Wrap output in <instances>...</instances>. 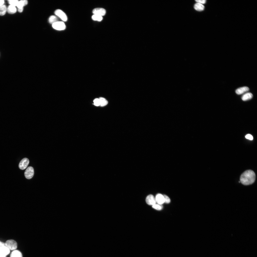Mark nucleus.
I'll return each mask as SVG.
<instances>
[{"label": "nucleus", "instance_id": "nucleus-26", "mask_svg": "<svg viewBox=\"0 0 257 257\" xmlns=\"http://www.w3.org/2000/svg\"><path fill=\"white\" fill-rule=\"evenodd\" d=\"M245 137L246 139L250 140H252L253 139V136L250 134L246 135L245 136Z\"/></svg>", "mask_w": 257, "mask_h": 257}, {"label": "nucleus", "instance_id": "nucleus-14", "mask_svg": "<svg viewBox=\"0 0 257 257\" xmlns=\"http://www.w3.org/2000/svg\"><path fill=\"white\" fill-rule=\"evenodd\" d=\"M17 11V9L15 6L10 5L7 8V12L10 14H14Z\"/></svg>", "mask_w": 257, "mask_h": 257}, {"label": "nucleus", "instance_id": "nucleus-13", "mask_svg": "<svg viewBox=\"0 0 257 257\" xmlns=\"http://www.w3.org/2000/svg\"><path fill=\"white\" fill-rule=\"evenodd\" d=\"M253 94L250 93H247L244 94L242 97V100L246 101L251 99L253 97Z\"/></svg>", "mask_w": 257, "mask_h": 257}, {"label": "nucleus", "instance_id": "nucleus-29", "mask_svg": "<svg viewBox=\"0 0 257 257\" xmlns=\"http://www.w3.org/2000/svg\"><path fill=\"white\" fill-rule=\"evenodd\" d=\"M4 246H6L5 243L0 241V248Z\"/></svg>", "mask_w": 257, "mask_h": 257}, {"label": "nucleus", "instance_id": "nucleus-9", "mask_svg": "<svg viewBox=\"0 0 257 257\" xmlns=\"http://www.w3.org/2000/svg\"><path fill=\"white\" fill-rule=\"evenodd\" d=\"M156 202L158 204L162 205L164 203V199L163 195L159 194L156 196Z\"/></svg>", "mask_w": 257, "mask_h": 257}, {"label": "nucleus", "instance_id": "nucleus-2", "mask_svg": "<svg viewBox=\"0 0 257 257\" xmlns=\"http://www.w3.org/2000/svg\"><path fill=\"white\" fill-rule=\"evenodd\" d=\"M52 26L54 29L59 31L65 30L66 27L64 22L59 21L53 24Z\"/></svg>", "mask_w": 257, "mask_h": 257}, {"label": "nucleus", "instance_id": "nucleus-10", "mask_svg": "<svg viewBox=\"0 0 257 257\" xmlns=\"http://www.w3.org/2000/svg\"><path fill=\"white\" fill-rule=\"evenodd\" d=\"M249 90V89L248 87H244L238 88L236 90V92L237 94L240 95L248 92Z\"/></svg>", "mask_w": 257, "mask_h": 257}, {"label": "nucleus", "instance_id": "nucleus-27", "mask_svg": "<svg viewBox=\"0 0 257 257\" xmlns=\"http://www.w3.org/2000/svg\"><path fill=\"white\" fill-rule=\"evenodd\" d=\"M195 1L197 3L203 4L206 3V0H196Z\"/></svg>", "mask_w": 257, "mask_h": 257}, {"label": "nucleus", "instance_id": "nucleus-4", "mask_svg": "<svg viewBox=\"0 0 257 257\" xmlns=\"http://www.w3.org/2000/svg\"><path fill=\"white\" fill-rule=\"evenodd\" d=\"M34 174L33 168L30 166L27 168L25 171V178L29 179H31L33 177Z\"/></svg>", "mask_w": 257, "mask_h": 257}, {"label": "nucleus", "instance_id": "nucleus-18", "mask_svg": "<svg viewBox=\"0 0 257 257\" xmlns=\"http://www.w3.org/2000/svg\"><path fill=\"white\" fill-rule=\"evenodd\" d=\"M92 19L95 21H101L103 20L102 16L97 14H94L92 17Z\"/></svg>", "mask_w": 257, "mask_h": 257}, {"label": "nucleus", "instance_id": "nucleus-20", "mask_svg": "<svg viewBox=\"0 0 257 257\" xmlns=\"http://www.w3.org/2000/svg\"><path fill=\"white\" fill-rule=\"evenodd\" d=\"M8 2L10 5L17 7L19 1L17 0H9Z\"/></svg>", "mask_w": 257, "mask_h": 257}, {"label": "nucleus", "instance_id": "nucleus-5", "mask_svg": "<svg viewBox=\"0 0 257 257\" xmlns=\"http://www.w3.org/2000/svg\"><path fill=\"white\" fill-rule=\"evenodd\" d=\"M55 14L64 21H66L67 17L66 14L62 10L57 9L55 12Z\"/></svg>", "mask_w": 257, "mask_h": 257}, {"label": "nucleus", "instance_id": "nucleus-24", "mask_svg": "<svg viewBox=\"0 0 257 257\" xmlns=\"http://www.w3.org/2000/svg\"><path fill=\"white\" fill-rule=\"evenodd\" d=\"M94 104L96 106H99L100 105V102L99 99L96 98L93 101Z\"/></svg>", "mask_w": 257, "mask_h": 257}, {"label": "nucleus", "instance_id": "nucleus-22", "mask_svg": "<svg viewBox=\"0 0 257 257\" xmlns=\"http://www.w3.org/2000/svg\"><path fill=\"white\" fill-rule=\"evenodd\" d=\"M152 207L154 209L158 211L161 210L163 208L162 205L156 204L152 206Z\"/></svg>", "mask_w": 257, "mask_h": 257}, {"label": "nucleus", "instance_id": "nucleus-1", "mask_svg": "<svg viewBox=\"0 0 257 257\" xmlns=\"http://www.w3.org/2000/svg\"><path fill=\"white\" fill-rule=\"evenodd\" d=\"M256 175L253 171L249 170L245 171L241 175L240 181L243 185H247L253 184L255 180Z\"/></svg>", "mask_w": 257, "mask_h": 257}, {"label": "nucleus", "instance_id": "nucleus-21", "mask_svg": "<svg viewBox=\"0 0 257 257\" xmlns=\"http://www.w3.org/2000/svg\"><path fill=\"white\" fill-rule=\"evenodd\" d=\"M1 248L7 255L8 254L10 253V250L6 246H2Z\"/></svg>", "mask_w": 257, "mask_h": 257}, {"label": "nucleus", "instance_id": "nucleus-6", "mask_svg": "<svg viewBox=\"0 0 257 257\" xmlns=\"http://www.w3.org/2000/svg\"><path fill=\"white\" fill-rule=\"evenodd\" d=\"M29 161L28 159L26 158L23 159L20 162L19 164V167L21 170H24L26 169L29 164Z\"/></svg>", "mask_w": 257, "mask_h": 257}, {"label": "nucleus", "instance_id": "nucleus-7", "mask_svg": "<svg viewBox=\"0 0 257 257\" xmlns=\"http://www.w3.org/2000/svg\"><path fill=\"white\" fill-rule=\"evenodd\" d=\"M147 203L149 205L153 206L156 204L155 198L152 195H150L147 197L146 199Z\"/></svg>", "mask_w": 257, "mask_h": 257}, {"label": "nucleus", "instance_id": "nucleus-17", "mask_svg": "<svg viewBox=\"0 0 257 257\" xmlns=\"http://www.w3.org/2000/svg\"><path fill=\"white\" fill-rule=\"evenodd\" d=\"M7 11V8L5 5H4L0 7V16L5 15Z\"/></svg>", "mask_w": 257, "mask_h": 257}, {"label": "nucleus", "instance_id": "nucleus-23", "mask_svg": "<svg viewBox=\"0 0 257 257\" xmlns=\"http://www.w3.org/2000/svg\"><path fill=\"white\" fill-rule=\"evenodd\" d=\"M163 196L164 199V203L167 204L169 203L170 202V200L169 198L165 195H164Z\"/></svg>", "mask_w": 257, "mask_h": 257}, {"label": "nucleus", "instance_id": "nucleus-12", "mask_svg": "<svg viewBox=\"0 0 257 257\" xmlns=\"http://www.w3.org/2000/svg\"><path fill=\"white\" fill-rule=\"evenodd\" d=\"M28 4V2L26 0H22L19 1L17 6V8H23L24 7L27 5Z\"/></svg>", "mask_w": 257, "mask_h": 257}, {"label": "nucleus", "instance_id": "nucleus-11", "mask_svg": "<svg viewBox=\"0 0 257 257\" xmlns=\"http://www.w3.org/2000/svg\"><path fill=\"white\" fill-rule=\"evenodd\" d=\"M194 8L197 11H201L204 10L205 7L202 4L197 3L194 5Z\"/></svg>", "mask_w": 257, "mask_h": 257}, {"label": "nucleus", "instance_id": "nucleus-28", "mask_svg": "<svg viewBox=\"0 0 257 257\" xmlns=\"http://www.w3.org/2000/svg\"><path fill=\"white\" fill-rule=\"evenodd\" d=\"M4 0H0V7L4 5Z\"/></svg>", "mask_w": 257, "mask_h": 257}, {"label": "nucleus", "instance_id": "nucleus-16", "mask_svg": "<svg viewBox=\"0 0 257 257\" xmlns=\"http://www.w3.org/2000/svg\"><path fill=\"white\" fill-rule=\"evenodd\" d=\"M48 21L49 23L52 25L54 23L59 21L58 18L56 16L54 15L51 16L49 19Z\"/></svg>", "mask_w": 257, "mask_h": 257}, {"label": "nucleus", "instance_id": "nucleus-19", "mask_svg": "<svg viewBox=\"0 0 257 257\" xmlns=\"http://www.w3.org/2000/svg\"><path fill=\"white\" fill-rule=\"evenodd\" d=\"M100 102V106H104L108 104L107 101L105 98L101 97L99 98Z\"/></svg>", "mask_w": 257, "mask_h": 257}, {"label": "nucleus", "instance_id": "nucleus-15", "mask_svg": "<svg viewBox=\"0 0 257 257\" xmlns=\"http://www.w3.org/2000/svg\"><path fill=\"white\" fill-rule=\"evenodd\" d=\"M10 257H22L21 253L17 250H15L12 252L10 255Z\"/></svg>", "mask_w": 257, "mask_h": 257}, {"label": "nucleus", "instance_id": "nucleus-8", "mask_svg": "<svg viewBox=\"0 0 257 257\" xmlns=\"http://www.w3.org/2000/svg\"><path fill=\"white\" fill-rule=\"evenodd\" d=\"M93 13L94 14H97L102 16L105 15L106 13L105 10L102 8H97L94 9Z\"/></svg>", "mask_w": 257, "mask_h": 257}, {"label": "nucleus", "instance_id": "nucleus-25", "mask_svg": "<svg viewBox=\"0 0 257 257\" xmlns=\"http://www.w3.org/2000/svg\"><path fill=\"white\" fill-rule=\"evenodd\" d=\"M7 255L1 248H0V257H6Z\"/></svg>", "mask_w": 257, "mask_h": 257}, {"label": "nucleus", "instance_id": "nucleus-3", "mask_svg": "<svg viewBox=\"0 0 257 257\" xmlns=\"http://www.w3.org/2000/svg\"><path fill=\"white\" fill-rule=\"evenodd\" d=\"M5 244L6 246L10 250H15L17 248V242L13 240H7Z\"/></svg>", "mask_w": 257, "mask_h": 257}]
</instances>
